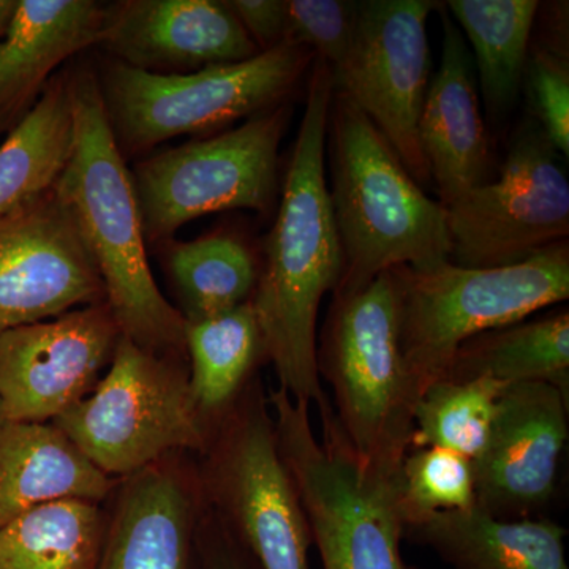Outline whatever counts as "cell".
<instances>
[{
  "label": "cell",
  "instance_id": "1",
  "mask_svg": "<svg viewBox=\"0 0 569 569\" xmlns=\"http://www.w3.org/2000/svg\"><path fill=\"white\" fill-rule=\"evenodd\" d=\"M309 82L282 200L266 242L263 271L250 302L279 388L320 408L329 400L318 373V312L325 296L339 284L343 258L325 171L336 91L331 67L316 58Z\"/></svg>",
  "mask_w": 569,
  "mask_h": 569
},
{
  "label": "cell",
  "instance_id": "2",
  "mask_svg": "<svg viewBox=\"0 0 569 569\" xmlns=\"http://www.w3.org/2000/svg\"><path fill=\"white\" fill-rule=\"evenodd\" d=\"M74 140L56 190L69 206L102 277L119 331L163 358L186 356V326L157 287L137 193L104 110L96 71H70Z\"/></svg>",
  "mask_w": 569,
  "mask_h": 569
},
{
  "label": "cell",
  "instance_id": "3",
  "mask_svg": "<svg viewBox=\"0 0 569 569\" xmlns=\"http://www.w3.org/2000/svg\"><path fill=\"white\" fill-rule=\"evenodd\" d=\"M326 133L328 190L343 258L331 296L353 295L397 266L429 269L449 261L447 209L411 178L346 93L335 91Z\"/></svg>",
  "mask_w": 569,
  "mask_h": 569
},
{
  "label": "cell",
  "instance_id": "4",
  "mask_svg": "<svg viewBox=\"0 0 569 569\" xmlns=\"http://www.w3.org/2000/svg\"><path fill=\"white\" fill-rule=\"evenodd\" d=\"M280 456L305 508L321 569H411L402 557L406 523L397 477L367 466L337 425L331 402L318 408L277 388L269 391Z\"/></svg>",
  "mask_w": 569,
  "mask_h": 569
},
{
  "label": "cell",
  "instance_id": "5",
  "mask_svg": "<svg viewBox=\"0 0 569 569\" xmlns=\"http://www.w3.org/2000/svg\"><path fill=\"white\" fill-rule=\"evenodd\" d=\"M400 350L417 402L447 376L473 337L527 320L569 298V246L559 242L522 263L471 269L445 261L429 269L397 266Z\"/></svg>",
  "mask_w": 569,
  "mask_h": 569
},
{
  "label": "cell",
  "instance_id": "6",
  "mask_svg": "<svg viewBox=\"0 0 569 569\" xmlns=\"http://www.w3.org/2000/svg\"><path fill=\"white\" fill-rule=\"evenodd\" d=\"M317 362L350 447L367 466L397 477L410 449L417 397L400 350L391 272L353 295L332 296Z\"/></svg>",
  "mask_w": 569,
  "mask_h": 569
},
{
  "label": "cell",
  "instance_id": "7",
  "mask_svg": "<svg viewBox=\"0 0 569 569\" xmlns=\"http://www.w3.org/2000/svg\"><path fill=\"white\" fill-rule=\"evenodd\" d=\"M313 61L312 50L290 41L247 61L190 73H152L112 59L99 84L122 156H137L280 107Z\"/></svg>",
  "mask_w": 569,
  "mask_h": 569
},
{
  "label": "cell",
  "instance_id": "8",
  "mask_svg": "<svg viewBox=\"0 0 569 569\" xmlns=\"http://www.w3.org/2000/svg\"><path fill=\"white\" fill-rule=\"evenodd\" d=\"M51 425L118 481L178 451L204 455L212 433L186 369L123 336L96 388Z\"/></svg>",
  "mask_w": 569,
  "mask_h": 569
},
{
  "label": "cell",
  "instance_id": "9",
  "mask_svg": "<svg viewBox=\"0 0 569 569\" xmlns=\"http://www.w3.org/2000/svg\"><path fill=\"white\" fill-rule=\"evenodd\" d=\"M201 475L204 500L261 569H310L305 508L277 443L260 380L213 427Z\"/></svg>",
  "mask_w": 569,
  "mask_h": 569
},
{
  "label": "cell",
  "instance_id": "10",
  "mask_svg": "<svg viewBox=\"0 0 569 569\" xmlns=\"http://www.w3.org/2000/svg\"><path fill=\"white\" fill-rule=\"evenodd\" d=\"M290 111L272 108L213 137L134 163L132 181L146 241L167 242L206 213L272 208L279 148Z\"/></svg>",
  "mask_w": 569,
  "mask_h": 569
},
{
  "label": "cell",
  "instance_id": "11",
  "mask_svg": "<svg viewBox=\"0 0 569 569\" xmlns=\"http://www.w3.org/2000/svg\"><path fill=\"white\" fill-rule=\"evenodd\" d=\"M560 157L535 119L523 122L496 181L445 206L449 261L501 268L568 241L569 181Z\"/></svg>",
  "mask_w": 569,
  "mask_h": 569
},
{
  "label": "cell",
  "instance_id": "12",
  "mask_svg": "<svg viewBox=\"0 0 569 569\" xmlns=\"http://www.w3.org/2000/svg\"><path fill=\"white\" fill-rule=\"evenodd\" d=\"M440 9L430 0L358 2L353 44L332 71L336 91L365 112L421 187L432 183L419 142L430 81L427 21Z\"/></svg>",
  "mask_w": 569,
  "mask_h": 569
},
{
  "label": "cell",
  "instance_id": "13",
  "mask_svg": "<svg viewBox=\"0 0 569 569\" xmlns=\"http://www.w3.org/2000/svg\"><path fill=\"white\" fill-rule=\"evenodd\" d=\"M100 302L102 277L56 187L0 216V335Z\"/></svg>",
  "mask_w": 569,
  "mask_h": 569
},
{
  "label": "cell",
  "instance_id": "14",
  "mask_svg": "<svg viewBox=\"0 0 569 569\" xmlns=\"http://www.w3.org/2000/svg\"><path fill=\"white\" fill-rule=\"evenodd\" d=\"M107 302L0 335V417L54 421L99 383L121 339Z\"/></svg>",
  "mask_w": 569,
  "mask_h": 569
},
{
  "label": "cell",
  "instance_id": "15",
  "mask_svg": "<svg viewBox=\"0 0 569 569\" xmlns=\"http://www.w3.org/2000/svg\"><path fill=\"white\" fill-rule=\"evenodd\" d=\"M568 406L569 397L552 385L505 389L488 447L473 463L478 509L529 519L548 507L568 443Z\"/></svg>",
  "mask_w": 569,
  "mask_h": 569
},
{
  "label": "cell",
  "instance_id": "16",
  "mask_svg": "<svg viewBox=\"0 0 569 569\" xmlns=\"http://www.w3.org/2000/svg\"><path fill=\"white\" fill-rule=\"evenodd\" d=\"M114 61L152 73H190L252 59L257 44L217 0H123L104 7L99 43Z\"/></svg>",
  "mask_w": 569,
  "mask_h": 569
},
{
  "label": "cell",
  "instance_id": "17",
  "mask_svg": "<svg viewBox=\"0 0 569 569\" xmlns=\"http://www.w3.org/2000/svg\"><path fill=\"white\" fill-rule=\"evenodd\" d=\"M118 489L97 569H190L201 479L173 455L121 479Z\"/></svg>",
  "mask_w": 569,
  "mask_h": 569
},
{
  "label": "cell",
  "instance_id": "18",
  "mask_svg": "<svg viewBox=\"0 0 569 569\" xmlns=\"http://www.w3.org/2000/svg\"><path fill=\"white\" fill-rule=\"evenodd\" d=\"M440 67L427 88L419 142L438 201L448 206L490 181V141L482 118L470 48L447 10Z\"/></svg>",
  "mask_w": 569,
  "mask_h": 569
},
{
  "label": "cell",
  "instance_id": "19",
  "mask_svg": "<svg viewBox=\"0 0 569 569\" xmlns=\"http://www.w3.org/2000/svg\"><path fill=\"white\" fill-rule=\"evenodd\" d=\"M48 422H0V527L61 500L100 505L118 488Z\"/></svg>",
  "mask_w": 569,
  "mask_h": 569
},
{
  "label": "cell",
  "instance_id": "20",
  "mask_svg": "<svg viewBox=\"0 0 569 569\" xmlns=\"http://www.w3.org/2000/svg\"><path fill=\"white\" fill-rule=\"evenodd\" d=\"M104 6L91 0H18L0 39V119L47 88L71 56L99 43Z\"/></svg>",
  "mask_w": 569,
  "mask_h": 569
},
{
  "label": "cell",
  "instance_id": "21",
  "mask_svg": "<svg viewBox=\"0 0 569 569\" xmlns=\"http://www.w3.org/2000/svg\"><path fill=\"white\" fill-rule=\"evenodd\" d=\"M568 531L545 518L500 519L473 508L406 527L451 569H569Z\"/></svg>",
  "mask_w": 569,
  "mask_h": 569
},
{
  "label": "cell",
  "instance_id": "22",
  "mask_svg": "<svg viewBox=\"0 0 569 569\" xmlns=\"http://www.w3.org/2000/svg\"><path fill=\"white\" fill-rule=\"evenodd\" d=\"M492 378L500 383H548L569 397V312L493 329L459 348L441 380Z\"/></svg>",
  "mask_w": 569,
  "mask_h": 569
},
{
  "label": "cell",
  "instance_id": "23",
  "mask_svg": "<svg viewBox=\"0 0 569 569\" xmlns=\"http://www.w3.org/2000/svg\"><path fill=\"white\" fill-rule=\"evenodd\" d=\"M73 140L70 71H61L0 144V216L54 187Z\"/></svg>",
  "mask_w": 569,
  "mask_h": 569
},
{
  "label": "cell",
  "instance_id": "24",
  "mask_svg": "<svg viewBox=\"0 0 569 569\" xmlns=\"http://www.w3.org/2000/svg\"><path fill=\"white\" fill-rule=\"evenodd\" d=\"M445 9L471 44L486 108L498 121L512 110L522 88L539 2L449 0Z\"/></svg>",
  "mask_w": 569,
  "mask_h": 569
},
{
  "label": "cell",
  "instance_id": "25",
  "mask_svg": "<svg viewBox=\"0 0 569 569\" xmlns=\"http://www.w3.org/2000/svg\"><path fill=\"white\" fill-rule=\"evenodd\" d=\"M186 351L194 406L213 430L249 387L254 366L264 356L252 302L187 321Z\"/></svg>",
  "mask_w": 569,
  "mask_h": 569
},
{
  "label": "cell",
  "instance_id": "26",
  "mask_svg": "<svg viewBox=\"0 0 569 569\" xmlns=\"http://www.w3.org/2000/svg\"><path fill=\"white\" fill-rule=\"evenodd\" d=\"M107 523L91 501L31 509L0 527V569H97Z\"/></svg>",
  "mask_w": 569,
  "mask_h": 569
},
{
  "label": "cell",
  "instance_id": "27",
  "mask_svg": "<svg viewBox=\"0 0 569 569\" xmlns=\"http://www.w3.org/2000/svg\"><path fill=\"white\" fill-rule=\"evenodd\" d=\"M168 264L187 321L203 320L246 305L252 299L260 276L249 247L230 234L174 242Z\"/></svg>",
  "mask_w": 569,
  "mask_h": 569
},
{
  "label": "cell",
  "instance_id": "28",
  "mask_svg": "<svg viewBox=\"0 0 569 569\" xmlns=\"http://www.w3.org/2000/svg\"><path fill=\"white\" fill-rule=\"evenodd\" d=\"M507 388L492 378L430 385L415 406L410 449H448L477 462L488 447L498 402Z\"/></svg>",
  "mask_w": 569,
  "mask_h": 569
},
{
  "label": "cell",
  "instance_id": "29",
  "mask_svg": "<svg viewBox=\"0 0 569 569\" xmlns=\"http://www.w3.org/2000/svg\"><path fill=\"white\" fill-rule=\"evenodd\" d=\"M397 498L406 527L470 511L477 508L473 462L448 449H410L397 475Z\"/></svg>",
  "mask_w": 569,
  "mask_h": 569
},
{
  "label": "cell",
  "instance_id": "30",
  "mask_svg": "<svg viewBox=\"0 0 569 569\" xmlns=\"http://www.w3.org/2000/svg\"><path fill=\"white\" fill-rule=\"evenodd\" d=\"M356 21L358 2L351 0H287V41L309 48L332 71L351 50Z\"/></svg>",
  "mask_w": 569,
  "mask_h": 569
},
{
  "label": "cell",
  "instance_id": "31",
  "mask_svg": "<svg viewBox=\"0 0 569 569\" xmlns=\"http://www.w3.org/2000/svg\"><path fill=\"white\" fill-rule=\"evenodd\" d=\"M535 121L561 157L569 156V66L563 48H535L527 63Z\"/></svg>",
  "mask_w": 569,
  "mask_h": 569
},
{
  "label": "cell",
  "instance_id": "32",
  "mask_svg": "<svg viewBox=\"0 0 569 569\" xmlns=\"http://www.w3.org/2000/svg\"><path fill=\"white\" fill-rule=\"evenodd\" d=\"M258 50L268 51L287 41V0H224Z\"/></svg>",
  "mask_w": 569,
  "mask_h": 569
},
{
  "label": "cell",
  "instance_id": "33",
  "mask_svg": "<svg viewBox=\"0 0 569 569\" xmlns=\"http://www.w3.org/2000/svg\"><path fill=\"white\" fill-rule=\"evenodd\" d=\"M222 533L223 541H220V545L213 548L208 569H247L244 560L241 559L238 550H236L234 542L230 541V533H228L223 526Z\"/></svg>",
  "mask_w": 569,
  "mask_h": 569
},
{
  "label": "cell",
  "instance_id": "34",
  "mask_svg": "<svg viewBox=\"0 0 569 569\" xmlns=\"http://www.w3.org/2000/svg\"><path fill=\"white\" fill-rule=\"evenodd\" d=\"M17 7L18 0H0V39L6 36Z\"/></svg>",
  "mask_w": 569,
  "mask_h": 569
},
{
  "label": "cell",
  "instance_id": "35",
  "mask_svg": "<svg viewBox=\"0 0 569 569\" xmlns=\"http://www.w3.org/2000/svg\"><path fill=\"white\" fill-rule=\"evenodd\" d=\"M2 421H3V419H2V417H0V422H2Z\"/></svg>",
  "mask_w": 569,
  "mask_h": 569
}]
</instances>
